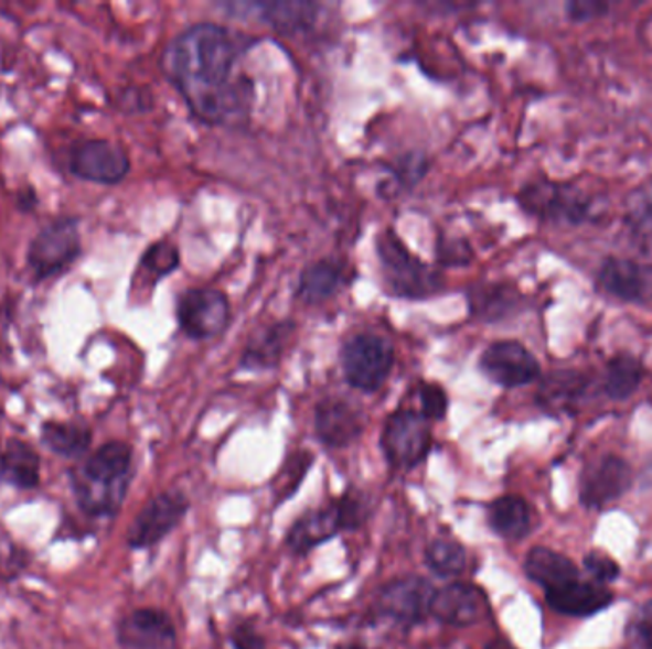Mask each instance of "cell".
<instances>
[{
    "mask_svg": "<svg viewBox=\"0 0 652 649\" xmlns=\"http://www.w3.org/2000/svg\"><path fill=\"white\" fill-rule=\"evenodd\" d=\"M468 300L473 316L483 322L502 321L521 305L520 292L507 284H478L468 292Z\"/></svg>",
    "mask_w": 652,
    "mask_h": 649,
    "instance_id": "7402d4cb",
    "label": "cell"
},
{
    "mask_svg": "<svg viewBox=\"0 0 652 649\" xmlns=\"http://www.w3.org/2000/svg\"><path fill=\"white\" fill-rule=\"evenodd\" d=\"M609 4L601 2V0H575V2H568L567 15L573 21H589L601 18V15L609 12Z\"/></svg>",
    "mask_w": 652,
    "mask_h": 649,
    "instance_id": "d590c367",
    "label": "cell"
},
{
    "mask_svg": "<svg viewBox=\"0 0 652 649\" xmlns=\"http://www.w3.org/2000/svg\"><path fill=\"white\" fill-rule=\"evenodd\" d=\"M630 638L639 649H652V601L639 607L631 617Z\"/></svg>",
    "mask_w": 652,
    "mask_h": 649,
    "instance_id": "e575fe53",
    "label": "cell"
},
{
    "mask_svg": "<svg viewBox=\"0 0 652 649\" xmlns=\"http://www.w3.org/2000/svg\"><path fill=\"white\" fill-rule=\"evenodd\" d=\"M132 450L125 442H109L86 461L78 494L90 512H115L127 494Z\"/></svg>",
    "mask_w": 652,
    "mask_h": 649,
    "instance_id": "7a4b0ae2",
    "label": "cell"
},
{
    "mask_svg": "<svg viewBox=\"0 0 652 649\" xmlns=\"http://www.w3.org/2000/svg\"><path fill=\"white\" fill-rule=\"evenodd\" d=\"M491 614L489 598L479 586L470 583H450L435 588L431 617L449 627H471Z\"/></svg>",
    "mask_w": 652,
    "mask_h": 649,
    "instance_id": "9a60e30c",
    "label": "cell"
},
{
    "mask_svg": "<svg viewBox=\"0 0 652 649\" xmlns=\"http://www.w3.org/2000/svg\"><path fill=\"white\" fill-rule=\"evenodd\" d=\"M586 383L588 381L580 371H554L542 381L536 400L546 412H568L582 397Z\"/></svg>",
    "mask_w": 652,
    "mask_h": 649,
    "instance_id": "603a6c76",
    "label": "cell"
},
{
    "mask_svg": "<svg viewBox=\"0 0 652 649\" xmlns=\"http://www.w3.org/2000/svg\"><path fill=\"white\" fill-rule=\"evenodd\" d=\"M73 174L92 183L115 185L127 177L130 170L128 154L122 147L107 140L81 141L71 153Z\"/></svg>",
    "mask_w": 652,
    "mask_h": 649,
    "instance_id": "4fadbf2b",
    "label": "cell"
},
{
    "mask_svg": "<svg viewBox=\"0 0 652 649\" xmlns=\"http://www.w3.org/2000/svg\"><path fill=\"white\" fill-rule=\"evenodd\" d=\"M633 482L631 467L617 455H605L584 468L580 476V501L588 509L599 510L628 494Z\"/></svg>",
    "mask_w": 652,
    "mask_h": 649,
    "instance_id": "5bb4252c",
    "label": "cell"
},
{
    "mask_svg": "<svg viewBox=\"0 0 652 649\" xmlns=\"http://www.w3.org/2000/svg\"><path fill=\"white\" fill-rule=\"evenodd\" d=\"M643 376H645V368L635 356L628 353L612 356L607 364L605 392L610 400H626L638 391Z\"/></svg>",
    "mask_w": 652,
    "mask_h": 649,
    "instance_id": "83f0119b",
    "label": "cell"
},
{
    "mask_svg": "<svg viewBox=\"0 0 652 649\" xmlns=\"http://www.w3.org/2000/svg\"><path fill=\"white\" fill-rule=\"evenodd\" d=\"M188 509L190 501L182 491H162L154 496L130 526L128 544L132 549L153 547L175 530V526L188 515Z\"/></svg>",
    "mask_w": 652,
    "mask_h": 649,
    "instance_id": "9c48e42d",
    "label": "cell"
},
{
    "mask_svg": "<svg viewBox=\"0 0 652 649\" xmlns=\"http://www.w3.org/2000/svg\"><path fill=\"white\" fill-rule=\"evenodd\" d=\"M479 368L492 383L504 389L523 387L541 377V363L520 342L492 343L481 355Z\"/></svg>",
    "mask_w": 652,
    "mask_h": 649,
    "instance_id": "7c38bea8",
    "label": "cell"
},
{
    "mask_svg": "<svg viewBox=\"0 0 652 649\" xmlns=\"http://www.w3.org/2000/svg\"><path fill=\"white\" fill-rule=\"evenodd\" d=\"M313 457L306 452H298L282 465L281 473L275 478V497L277 501H285L292 497L298 486L302 484L303 476L311 467Z\"/></svg>",
    "mask_w": 652,
    "mask_h": 649,
    "instance_id": "4dcf8cb0",
    "label": "cell"
},
{
    "mask_svg": "<svg viewBox=\"0 0 652 649\" xmlns=\"http://www.w3.org/2000/svg\"><path fill=\"white\" fill-rule=\"evenodd\" d=\"M378 258L387 292L392 295L421 300L441 288L439 274L414 258L393 230H386L378 238Z\"/></svg>",
    "mask_w": 652,
    "mask_h": 649,
    "instance_id": "277c9868",
    "label": "cell"
},
{
    "mask_svg": "<svg viewBox=\"0 0 652 649\" xmlns=\"http://www.w3.org/2000/svg\"><path fill=\"white\" fill-rule=\"evenodd\" d=\"M292 329L295 326L290 322H281L261 329L260 334L254 335L253 342L248 343L241 364L250 370L275 368L281 360L282 350L287 347Z\"/></svg>",
    "mask_w": 652,
    "mask_h": 649,
    "instance_id": "cb8c5ba5",
    "label": "cell"
},
{
    "mask_svg": "<svg viewBox=\"0 0 652 649\" xmlns=\"http://www.w3.org/2000/svg\"><path fill=\"white\" fill-rule=\"evenodd\" d=\"M597 284L617 300L652 307V266L609 258L597 272Z\"/></svg>",
    "mask_w": 652,
    "mask_h": 649,
    "instance_id": "2e32d148",
    "label": "cell"
},
{
    "mask_svg": "<svg viewBox=\"0 0 652 649\" xmlns=\"http://www.w3.org/2000/svg\"><path fill=\"white\" fill-rule=\"evenodd\" d=\"M175 627L169 614L143 607L119 623V642L127 649H174Z\"/></svg>",
    "mask_w": 652,
    "mask_h": 649,
    "instance_id": "e0dca14e",
    "label": "cell"
},
{
    "mask_svg": "<svg viewBox=\"0 0 652 649\" xmlns=\"http://www.w3.org/2000/svg\"><path fill=\"white\" fill-rule=\"evenodd\" d=\"M521 208L542 221L582 225L591 217V203L580 188L568 183L533 182L521 188Z\"/></svg>",
    "mask_w": 652,
    "mask_h": 649,
    "instance_id": "5b68a950",
    "label": "cell"
},
{
    "mask_svg": "<svg viewBox=\"0 0 652 649\" xmlns=\"http://www.w3.org/2000/svg\"><path fill=\"white\" fill-rule=\"evenodd\" d=\"M368 515L365 499L361 494H345L338 501L323 509L308 510L298 518L288 531L287 544L295 554H308L340 531L355 530L365 522Z\"/></svg>",
    "mask_w": 652,
    "mask_h": 649,
    "instance_id": "3957f363",
    "label": "cell"
},
{
    "mask_svg": "<svg viewBox=\"0 0 652 649\" xmlns=\"http://www.w3.org/2000/svg\"><path fill=\"white\" fill-rule=\"evenodd\" d=\"M261 20L279 33H298L311 28L317 20V4L311 2H267L256 4Z\"/></svg>",
    "mask_w": 652,
    "mask_h": 649,
    "instance_id": "4316f807",
    "label": "cell"
},
{
    "mask_svg": "<svg viewBox=\"0 0 652 649\" xmlns=\"http://www.w3.org/2000/svg\"><path fill=\"white\" fill-rule=\"evenodd\" d=\"M180 328L191 339H212L229 322V301L217 290H190L178 301Z\"/></svg>",
    "mask_w": 652,
    "mask_h": 649,
    "instance_id": "8fae6325",
    "label": "cell"
},
{
    "mask_svg": "<svg viewBox=\"0 0 652 649\" xmlns=\"http://www.w3.org/2000/svg\"><path fill=\"white\" fill-rule=\"evenodd\" d=\"M487 649H515L512 648V646H510V643H505V642H492L491 646H489V648Z\"/></svg>",
    "mask_w": 652,
    "mask_h": 649,
    "instance_id": "74e56055",
    "label": "cell"
},
{
    "mask_svg": "<svg viewBox=\"0 0 652 649\" xmlns=\"http://www.w3.org/2000/svg\"><path fill=\"white\" fill-rule=\"evenodd\" d=\"M421 404V415L428 421H441L449 410V398L439 385L421 383L418 391Z\"/></svg>",
    "mask_w": 652,
    "mask_h": 649,
    "instance_id": "d6a6232c",
    "label": "cell"
},
{
    "mask_svg": "<svg viewBox=\"0 0 652 649\" xmlns=\"http://www.w3.org/2000/svg\"><path fill=\"white\" fill-rule=\"evenodd\" d=\"M178 266H180V251L170 242H157L141 258V269L154 279L167 277Z\"/></svg>",
    "mask_w": 652,
    "mask_h": 649,
    "instance_id": "1f68e13d",
    "label": "cell"
},
{
    "mask_svg": "<svg viewBox=\"0 0 652 649\" xmlns=\"http://www.w3.org/2000/svg\"><path fill=\"white\" fill-rule=\"evenodd\" d=\"M342 370L345 381L363 392H376L392 374L395 353L392 343L378 335L359 334L344 343Z\"/></svg>",
    "mask_w": 652,
    "mask_h": 649,
    "instance_id": "8992f818",
    "label": "cell"
},
{
    "mask_svg": "<svg viewBox=\"0 0 652 649\" xmlns=\"http://www.w3.org/2000/svg\"><path fill=\"white\" fill-rule=\"evenodd\" d=\"M81 253L77 219L60 217L44 227L29 248L28 261L35 279L44 280L64 272Z\"/></svg>",
    "mask_w": 652,
    "mask_h": 649,
    "instance_id": "ba28073f",
    "label": "cell"
},
{
    "mask_svg": "<svg viewBox=\"0 0 652 649\" xmlns=\"http://www.w3.org/2000/svg\"><path fill=\"white\" fill-rule=\"evenodd\" d=\"M434 444L428 419L414 410H397L387 418L382 450L397 470H413L426 459Z\"/></svg>",
    "mask_w": 652,
    "mask_h": 649,
    "instance_id": "52a82bcc",
    "label": "cell"
},
{
    "mask_svg": "<svg viewBox=\"0 0 652 649\" xmlns=\"http://www.w3.org/2000/svg\"><path fill=\"white\" fill-rule=\"evenodd\" d=\"M338 649H366L365 646H359V643H350V646H342Z\"/></svg>",
    "mask_w": 652,
    "mask_h": 649,
    "instance_id": "f35d334b",
    "label": "cell"
},
{
    "mask_svg": "<svg viewBox=\"0 0 652 649\" xmlns=\"http://www.w3.org/2000/svg\"><path fill=\"white\" fill-rule=\"evenodd\" d=\"M584 567L599 585L610 583L620 575V565L617 564V560L610 559L609 554L601 551L588 552L584 559Z\"/></svg>",
    "mask_w": 652,
    "mask_h": 649,
    "instance_id": "836d02e7",
    "label": "cell"
},
{
    "mask_svg": "<svg viewBox=\"0 0 652 649\" xmlns=\"http://www.w3.org/2000/svg\"><path fill=\"white\" fill-rule=\"evenodd\" d=\"M435 588L418 575L397 577L387 583L378 596L380 614L392 621L413 627L431 615Z\"/></svg>",
    "mask_w": 652,
    "mask_h": 649,
    "instance_id": "30bf717a",
    "label": "cell"
},
{
    "mask_svg": "<svg viewBox=\"0 0 652 649\" xmlns=\"http://www.w3.org/2000/svg\"><path fill=\"white\" fill-rule=\"evenodd\" d=\"M466 549L452 539H435L426 549V564L441 577H457L466 570Z\"/></svg>",
    "mask_w": 652,
    "mask_h": 649,
    "instance_id": "f546056e",
    "label": "cell"
},
{
    "mask_svg": "<svg viewBox=\"0 0 652 649\" xmlns=\"http://www.w3.org/2000/svg\"><path fill=\"white\" fill-rule=\"evenodd\" d=\"M241 46L216 23H199L175 36L164 52V71L196 119L206 125L245 122L254 86L237 73Z\"/></svg>",
    "mask_w": 652,
    "mask_h": 649,
    "instance_id": "6da1fadb",
    "label": "cell"
},
{
    "mask_svg": "<svg viewBox=\"0 0 652 649\" xmlns=\"http://www.w3.org/2000/svg\"><path fill=\"white\" fill-rule=\"evenodd\" d=\"M365 429V415L357 405L340 398H327L316 410L317 439L329 447L353 444Z\"/></svg>",
    "mask_w": 652,
    "mask_h": 649,
    "instance_id": "ac0fdd59",
    "label": "cell"
},
{
    "mask_svg": "<svg viewBox=\"0 0 652 649\" xmlns=\"http://www.w3.org/2000/svg\"><path fill=\"white\" fill-rule=\"evenodd\" d=\"M92 434L78 423H54L43 426V442L54 454L64 457H78L90 446Z\"/></svg>",
    "mask_w": 652,
    "mask_h": 649,
    "instance_id": "f1b7e54d",
    "label": "cell"
},
{
    "mask_svg": "<svg viewBox=\"0 0 652 649\" xmlns=\"http://www.w3.org/2000/svg\"><path fill=\"white\" fill-rule=\"evenodd\" d=\"M487 515L492 530L507 541H521L533 530V512L523 497H499L489 505Z\"/></svg>",
    "mask_w": 652,
    "mask_h": 649,
    "instance_id": "44dd1931",
    "label": "cell"
},
{
    "mask_svg": "<svg viewBox=\"0 0 652 649\" xmlns=\"http://www.w3.org/2000/svg\"><path fill=\"white\" fill-rule=\"evenodd\" d=\"M344 282L342 267L332 261H317L302 272L298 284V298L308 305H319L330 300Z\"/></svg>",
    "mask_w": 652,
    "mask_h": 649,
    "instance_id": "d4e9b609",
    "label": "cell"
},
{
    "mask_svg": "<svg viewBox=\"0 0 652 649\" xmlns=\"http://www.w3.org/2000/svg\"><path fill=\"white\" fill-rule=\"evenodd\" d=\"M232 638L235 649H264V640L250 623H243L239 627H235Z\"/></svg>",
    "mask_w": 652,
    "mask_h": 649,
    "instance_id": "8d00e7d4",
    "label": "cell"
},
{
    "mask_svg": "<svg viewBox=\"0 0 652 649\" xmlns=\"http://www.w3.org/2000/svg\"><path fill=\"white\" fill-rule=\"evenodd\" d=\"M0 476L18 488H33L39 484V455L20 440H12L0 454Z\"/></svg>",
    "mask_w": 652,
    "mask_h": 649,
    "instance_id": "484cf974",
    "label": "cell"
},
{
    "mask_svg": "<svg viewBox=\"0 0 652 649\" xmlns=\"http://www.w3.org/2000/svg\"><path fill=\"white\" fill-rule=\"evenodd\" d=\"M614 601V594L599 583L570 581L567 585L546 591L547 606L568 617H589L603 612Z\"/></svg>",
    "mask_w": 652,
    "mask_h": 649,
    "instance_id": "d6986e66",
    "label": "cell"
},
{
    "mask_svg": "<svg viewBox=\"0 0 652 649\" xmlns=\"http://www.w3.org/2000/svg\"><path fill=\"white\" fill-rule=\"evenodd\" d=\"M525 573L528 580L544 586L546 591L580 580V573L573 560L546 547H534L533 551H528Z\"/></svg>",
    "mask_w": 652,
    "mask_h": 649,
    "instance_id": "ffe728a7",
    "label": "cell"
}]
</instances>
